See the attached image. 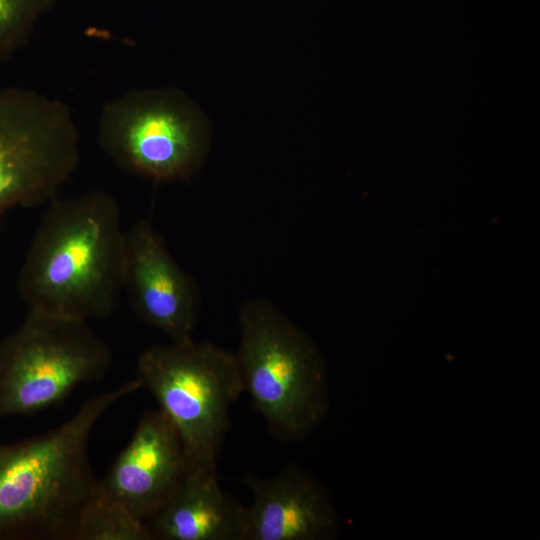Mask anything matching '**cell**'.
<instances>
[{
    "instance_id": "5",
    "label": "cell",
    "mask_w": 540,
    "mask_h": 540,
    "mask_svg": "<svg viewBox=\"0 0 540 540\" xmlns=\"http://www.w3.org/2000/svg\"><path fill=\"white\" fill-rule=\"evenodd\" d=\"M97 141L130 174L155 182L185 181L207 156L210 126L180 89H131L102 106Z\"/></svg>"
},
{
    "instance_id": "11",
    "label": "cell",
    "mask_w": 540,
    "mask_h": 540,
    "mask_svg": "<svg viewBox=\"0 0 540 540\" xmlns=\"http://www.w3.org/2000/svg\"><path fill=\"white\" fill-rule=\"evenodd\" d=\"M245 507L226 494L217 472L191 470L143 523L151 540H241Z\"/></svg>"
},
{
    "instance_id": "8",
    "label": "cell",
    "mask_w": 540,
    "mask_h": 540,
    "mask_svg": "<svg viewBox=\"0 0 540 540\" xmlns=\"http://www.w3.org/2000/svg\"><path fill=\"white\" fill-rule=\"evenodd\" d=\"M123 291L141 321L172 342L192 339L199 310L197 285L148 219L126 230Z\"/></svg>"
},
{
    "instance_id": "2",
    "label": "cell",
    "mask_w": 540,
    "mask_h": 540,
    "mask_svg": "<svg viewBox=\"0 0 540 540\" xmlns=\"http://www.w3.org/2000/svg\"><path fill=\"white\" fill-rule=\"evenodd\" d=\"M139 389L134 378L88 399L45 434L0 444V540H75L84 510L100 493L88 453L92 430Z\"/></svg>"
},
{
    "instance_id": "4",
    "label": "cell",
    "mask_w": 540,
    "mask_h": 540,
    "mask_svg": "<svg viewBox=\"0 0 540 540\" xmlns=\"http://www.w3.org/2000/svg\"><path fill=\"white\" fill-rule=\"evenodd\" d=\"M178 431L191 470L217 472L229 408L244 392L235 357L192 339L140 353L136 377Z\"/></svg>"
},
{
    "instance_id": "7",
    "label": "cell",
    "mask_w": 540,
    "mask_h": 540,
    "mask_svg": "<svg viewBox=\"0 0 540 540\" xmlns=\"http://www.w3.org/2000/svg\"><path fill=\"white\" fill-rule=\"evenodd\" d=\"M80 162L70 106L34 89H0V225L14 208L48 204Z\"/></svg>"
},
{
    "instance_id": "13",
    "label": "cell",
    "mask_w": 540,
    "mask_h": 540,
    "mask_svg": "<svg viewBox=\"0 0 540 540\" xmlns=\"http://www.w3.org/2000/svg\"><path fill=\"white\" fill-rule=\"evenodd\" d=\"M59 0H0V62L6 61L30 41L39 21Z\"/></svg>"
},
{
    "instance_id": "3",
    "label": "cell",
    "mask_w": 540,
    "mask_h": 540,
    "mask_svg": "<svg viewBox=\"0 0 540 540\" xmlns=\"http://www.w3.org/2000/svg\"><path fill=\"white\" fill-rule=\"evenodd\" d=\"M237 360L243 389L283 442L302 441L326 419L329 378L312 338L265 299L238 310Z\"/></svg>"
},
{
    "instance_id": "6",
    "label": "cell",
    "mask_w": 540,
    "mask_h": 540,
    "mask_svg": "<svg viewBox=\"0 0 540 540\" xmlns=\"http://www.w3.org/2000/svg\"><path fill=\"white\" fill-rule=\"evenodd\" d=\"M111 364V348L87 322L28 311L0 342V420L60 405Z\"/></svg>"
},
{
    "instance_id": "12",
    "label": "cell",
    "mask_w": 540,
    "mask_h": 540,
    "mask_svg": "<svg viewBox=\"0 0 540 540\" xmlns=\"http://www.w3.org/2000/svg\"><path fill=\"white\" fill-rule=\"evenodd\" d=\"M75 540H151L144 523L101 493L84 510Z\"/></svg>"
},
{
    "instance_id": "10",
    "label": "cell",
    "mask_w": 540,
    "mask_h": 540,
    "mask_svg": "<svg viewBox=\"0 0 540 540\" xmlns=\"http://www.w3.org/2000/svg\"><path fill=\"white\" fill-rule=\"evenodd\" d=\"M253 502L245 507L241 540H330L339 536L338 513L326 487L296 464L276 476L246 475Z\"/></svg>"
},
{
    "instance_id": "9",
    "label": "cell",
    "mask_w": 540,
    "mask_h": 540,
    "mask_svg": "<svg viewBox=\"0 0 540 540\" xmlns=\"http://www.w3.org/2000/svg\"><path fill=\"white\" fill-rule=\"evenodd\" d=\"M190 471L178 431L158 409L140 418L134 434L100 480V493L144 521L176 492Z\"/></svg>"
},
{
    "instance_id": "1",
    "label": "cell",
    "mask_w": 540,
    "mask_h": 540,
    "mask_svg": "<svg viewBox=\"0 0 540 540\" xmlns=\"http://www.w3.org/2000/svg\"><path fill=\"white\" fill-rule=\"evenodd\" d=\"M126 230L103 189L48 203L17 278L28 311L87 322L110 317L123 292Z\"/></svg>"
}]
</instances>
